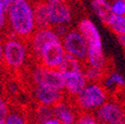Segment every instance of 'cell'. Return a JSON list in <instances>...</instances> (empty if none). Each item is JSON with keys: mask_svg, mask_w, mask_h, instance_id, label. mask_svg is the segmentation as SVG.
Here are the masks:
<instances>
[{"mask_svg": "<svg viewBox=\"0 0 125 124\" xmlns=\"http://www.w3.org/2000/svg\"><path fill=\"white\" fill-rule=\"evenodd\" d=\"M9 31L19 39L29 40L36 32L34 3L27 0H13L7 13Z\"/></svg>", "mask_w": 125, "mask_h": 124, "instance_id": "obj_1", "label": "cell"}, {"mask_svg": "<svg viewBox=\"0 0 125 124\" xmlns=\"http://www.w3.org/2000/svg\"><path fill=\"white\" fill-rule=\"evenodd\" d=\"M72 100L80 112H95L108 101V92L101 83H87L81 93Z\"/></svg>", "mask_w": 125, "mask_h": 124, "instance_id": "obj_2", "label": "cell"}, {"mask_svg": "<svg viewBox=\"0 0 125 124\" xmlns=\"http://www.w3.org/2000/svg\"><path fill=\"white\" fill-rule=\"evenodd\" d=\"M28 58V47L26 42L19 39H7L3 44V64L12 70L24 67Z\"/></svg>", "mask_w": 125, "mask_h": 124, "instance_id": "obj_3", "label": "cell"}, {"mask_svg": "<svg viewBox=\"0 0 125 124\" xmlns=\"http://www.w3.org/2000/svg\"><path fill=\"white\" fill-rule=\"evenodd\" d=\"M31 79L35 85L53 87L59 90H64L65 79L58 70L49 69L37 65L31 72Z\"/></svg>", "mask_w": 125, "mask_h": 124, "instance_id": "obj_4", "label": "cell"}, {"mask_svg": "<svg viewBox=\"0 0 125 124\" xmlns=\"http://www.w3.org/2000/svg\"><path fill=\"white\" fill-rule=\"evenodd\" d=\"M66 54L73 56L83 64L87 57V44L84 38L76 29L70 30L68 34L61 40Z\"/></svg>", "mask_w": 125, "mask_h": 124, "instance_id": "obj_5", "label": "cell"}, {"mask_svg": "<svg viewBox=\"0 0 125 124\" xmlns=\"http://www.w3.org/2000/svg\"><path fill=\"white\" fill-rule=\"evenodd\" d=\"M47 7H48V13L50 18V24L52 28L66 25L72 22L73 13L71 5L62 0H49L47 1Z\"/></svg>", "mask_w": 125, "mask_h": 124, "instance_id": "obj_6", "label": "cell"}, {"mask_svg": "<svg viewBox=\"0 0 125 124\" xmlns=\"http://www.w3.org/2000/svg\"><path fill=\"white\" fill-rule=\"evenodd\" d=\"M99 124H125V108L115 100H108L94 112Z\"/></svg>", "mask_w": 125, "mask_h": 124, "instance_id": "obj_7", "label": "cell"}, {"mask_svg": "<svg viewBox=\"0 0 125 124\" xmlns=\"http://www.w3.org/2000/svg\"><path fill=\"white\" fill-rule=\"evenodd\" d=\"M59 41H61V39L58 37L53 28L36 30V32L29 39V49L38 60L41 53L50 44Z\"/></svg>", "mask_w": 125, "mask_h": 124, "instance_id": "obj_8", "label": "cell"}, {"mask_svg": "<svg viewBox=\"0 0 125 124\" xmlns=\"http://www.w3.org/2000/svg\"><path fill=\"white\" fill-rule=\"evenodd\" d=\"M76 30L82 34L87 44V50H103L102 40L96 25L89 18H83L77 23Z\"/></svg>", "mask_w": 125, "mask_h": 124, "instance_id": "obj_9", "label": "cell"}, {"mask_svg": "<svg viewBox=\"0 0 125 124\" xmlns=\"http://www.w3.org/2000/svg\"><path fill=\"white\" fill-rule=\"evenodd\" d=\"M65 56H66L65 49L62 47V42L59 41L50 44L41 53V55L38 58V62L40 63L39 65L43 67L58 70Z\"/></svg>", "mask_w": 125, "mask_h": 124, "instance_id": "obj_10", "label": "cell"}, {"mask_svg": "<svg viewBox=\"0 0 125 124\" xmlns=\"http://www.w3.org/2000/svg\"><path fill=\"white\" fill-rule=\"evenodd\" d=\"M34 96L39 104L53 107L57 103L65 100L66 93L64 90H59L53 87L35 85Z\"/></svg>", "mask_w": 125, "mask_h": 124, "instance_id": "obj_11", "label": "cell"}, {"mask_svg": "<svg viewBox=\"0 0 125 124\" xmlns=\"http://www.w3.org/2000/svg\"><path fill=\"white\" fill-rule=\"evenodd\" d=\"M64 79H65L64 91L66 95L70 96L72 99L74 98L76 95H79L88 83L83 73V71L65 75Z\"/></svg>", "mask_w": 125, "mask_h": 124, "instance_id": "obj_12", "label": "cell"}, {"mask_svg": "<svg viewBox=\"0 0 125 124\" xmlns=\"http://www.w3.org/2000/svg\"><path fill=\"white\" fill-rule=\"evenodd\" d=\"M54 117L57 118L61 124H74L77 113L72 102L62 100L53 106Z\"/></svg>", "mask_w": 125, "mask_h": 124, "instance_id": "obj_13", "label": "cell"}, {"mask_svg": "<svg viewBox=\"0 0 125 124\" xmlns=\"http://www.w3.org/2000/svg\"><path fill=\"white\" fill-rule=\"evenodd\" d=\"M34 3V14H35V23L37 30L52 28L50 24V18L47 7V1L33 2Z\"/></svg>", "mask_w": 125, "mask_h": 124, "instance_id": "obj_14", "label": "cell"}, {"mask_svg": "<svg viewBox=\"0 0 125 124\" xmlns=\"http://www.w3.org/2000/svg\"><path fill=\"white\" fill-rule=\"evenodd\" d=\"M91 9L93 11L97 18L104 24L108 25V22L110 20V17L112 16L111 12V2L107 0H93L90 2Z\"/></svg>", "mask_w": 125, "mask_h": 124, "instance_id": "obj_15", "label": "cell"}, {"mask_svg": "<svg viewBox=\"0 0 125 124\" xmlns=\"http://www.w3.org/2000/svg\"><path fill=\"white\" fill-rule=\"evenodd\" d=\"M83 66L84 65L77 59L73 58L71 55L66 54V56H65L64 60H62V64L60 65L58 71L65 76V75H68V74H72V73L83 71Z\"/></svg>", "mask_w": 125, "mask_h": 124, "instance_id": "obj_16", "label": "cell"}, {"mask_svg": "<svg viewBox=\"0 0 125 124\" xmlns=\"http://www.w3.org/2000/svg\"><path fill=\"white\" fill-rule=\"evenodd\" d=\"M101 84L107 92L113 91L125 86V77L117 72H112L104 75Z\"/></svg>", "mask_w": 125, "mask_h": 124, "instance_id": "obj_17", "label": "cell"}, {"mask_svg": "<svg viewBox=\"0 0 125 124\" xmlns=\"http://www.w3.org/2000/svg\"><path fill=\"white\" fill-rule=\"evenodd\" d=\"M107 27L110 29L116 36L125 35V15H112L108 22Z\"/></svg>", "mask_w": 125, "mask_h": 124, "instance_id": "obj_18", "label": "cell"}, {"mask_svg": "<svg viewBox=\"0 0 125 124\" xmlns=\"http://www.w3.org/2000/svg\"><path fill=\"white\" fill-rule=\"evenodd\" d=\"M83 73L86 77L88 83H101L106 72L95 68H91L89 66H83Z\"/></svg>", "mask_w": 125, "mask_h": 124, "instance_id": "obj_19", "label": "cell"}, {"mask_svg": "<svg viewBox=\"0 0 125 124\" xmlns=\"http://www.w3.org/2000/svg\"><path fill=\"white\" fill-rule=\"evenodd\" d=\"M52 117H54V112H53L52 106L41 105V104L38 106V108L36 109V119L38 121V124H41L44 121L48 120Z\"/></svg>", "mask_w": 125, "mask_h": 124, "instance_id": "obj_20", "label": "cell"}, {"mask_svg": "<svg viewBox=\"0 0 125 124\" xmlns=\"http://www.w3.org/2000/svg\"><path fill=\"white\" fill-rule=\"evenodd\" d=\"M74 124H99L94 112H80Z\"/></svg>", "mask_w": 125, "mask_h": 124, "instance_id": "obj_21", "label": "cell"}, {"mask_svg": "<svg viewBox=\"0 0 125 124\" xmlns=\"http://www.w3.org/2000/svg\"><path fill=\"white\" fill-rule=\"evenodd\" d=\"M4 121L5 124H27L24 115L18 111H11Z\"/></svg>", "mask_w": 125, "mask_h": 124, "instance_id": "obj_22", "label": "cell"}, {"mask_svg": "<svg viewBox=\"0 0 125 124\" xmlns=\"http://www.w3.org/2000/svg\"><path fill=\"white\" fill-rule=\"evenodd\" d=\"M112 15H125V0H115L111 2Z\"/></svg>", "mask_w": 125, "mask_h": 124, "instance_id": "obj_23", "label": "cell"}, {"mask_svg": "<svg viewBox=\"0 0 125 124\" xmlns=\"http://www.w3.org/2000/svg\"><path fill=\"white\" fill-rule=\"evenodd\" d=\"M9 113H10L9 105H8L7 101L3 97L0 96V119L5 120Z\"/></svg>", "mask_w": 125, "mask_h": 124, "instance_id": "obj_24", "label": "cell"}, {"mask_svg": "<svg viewBox=\"0 0 125 124\" xmlns=\"http://www.w3.org/2000/svg\"><path fill=\"white\" fill-rule=\"evenodd\" d=\"M6 27H8L7 12L4 10V8L1 4V0H0V32L4 31Z\"/></svg>", "mask_w": 125, "mask_h": 124, "instance_id": "obj_25", "label": "cell"}, {"mask_svg": "<svg viewBox=\"0 0 125 124\" xmlns=\"http://www.w3.org/2000/svg\"><path fill=\"white\" fill-rule=\"evenodd\" d=\"M54 29V31L56 32V34L58 35V37L62 40V38H64L67 34H68V32L71 30V29H69V26H66V25H62V26H58V27H55V28H53Z\"/></svg>", "mask_w": 125, "mask_h": 124, "instance_id": "obj_26", "label": "cell"}, {"mask_svg": "<svg viewBox=\"0 0 125 124\" xmlns=\"http://www.w3.org/2000/svg\"><path fill=\"white\" fill-rule=\"evenodd\" d=\"M12 2H13V0H1V4H2L4 10H5L7 13H8V11H9L11 5H12Z\"/></svg>", "mask_w": 125, "mask_h": 124, "instance_id": "obj_27", "label": "cell"}, {"mask_svg": "<svg viewBox=\"0 0 125 124\" xmlns=\"http://www.w3.org/2000/svg\"><path fill=\"white\" fill-rule=\"evenodd\" d=\"M117 41L119 43V45L121 47L125 50V35H120V36H117Z\"/></svg>", "mask_w": 125, "mask_h": 124, "instance_id": "obj_28", "label": "cell"}, {"mask_svg": "<svg viewBox=\"0 0 125 124\" xmlns=\"http://www.w3.org/2000/svg\"><path fill=\"white\" fill-rule=\"evenodd\" d=\"M41 124H61V123H60V121H59L57 118L52 117V118H50V119H48V120L44 121V122L41 123Z\"/></svg>", "mask_w": 125, "mask_h": 124, "instance_id": "obj_29", "label": "cell"}, {"mask_svg": "<svg viewBox=\"0 0 125 124\" xmlns=\"http://www.w3.org/2000/svg\"><path fill=\"white\" fill-rule=\"evenodd\" d=\"M3 44L4 42L0 38V66L3 64Z\"/></svg>", "mask_w": 125, "mask_h": 124, "instance_id": "obj_30", "label": "cell"}, {"mask_svg": "<svg viewBox=\"0 0 125 124\" xmlns=\"http://www.w3.org/2000/svg\"><path fill=\"white\" fill-rule=\"evenodd\" d=\"M0 124H5V121H4V120H1V119H0Z\"/></svg>", "mask_w": 125, "mask_h": 124, "instance_id": "obj_31", "label": "cell"}]
</instances>
